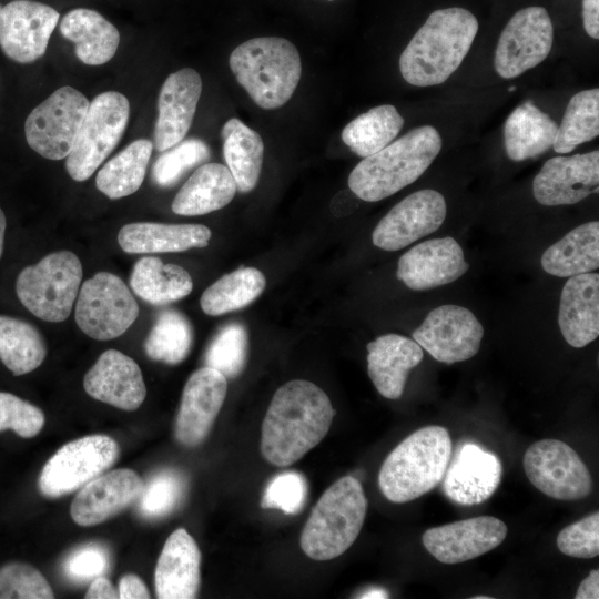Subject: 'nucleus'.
<instances>
[{"mask_svg": "<svg viewBox=\"0 0 599 599\" xmlns=\"http://www.w3.org/2000/svg\"><path fill=\"white\" fill-rule=\"evenodd\" d=\"M334 408L322 388L290 380L274 394L262 424L261 451L277 467L300 460L326 436Z\"/></svg>", "mask_w": 599, "mask_h": 599, "instance_id": "1", "label": "nucleus"}, {"mask_svg": "<svg viewBox=\"0 0 599 599\" xmlns=\"http://www.w3.org/2000/svg\"><path fill=\"white\" fill-rule=\"evenodd\" d=\"M478 31L468 10L453 7L429 14L399 58V70L412 85L445 82L461 64Z\"/></svg>", "mask_w": 599, "mask_h": 599, "instance_id": "2", "label": "nucleus"}, {"mask_svg": "<svg viewBox=\"0 0 599 599\" xmlns=\"http://www.w3.org/2000/svg\"><path fill=\"white\" fill-rule=\"evenodd\" d=\"M441 149L430 125L413 129L380 151L364 158L351 172L348 186L361 200L377 202L415 182Z\"/></svg>", "mask_w": 599, "mask_h": 599, "instance_id": "3", "label": "nucleus"}, {"mask_svg": "<svg viewBox=\"0 0 599 599\" xmlns=\"http://www.w3.org/2000/svg\"><path fill=\"white\" fill-rule=\"evenodd\" d=\"M453 444L443 426H425L402 440L384 460L378 485L392 502L412 501L435 488L451 458Z\"/></svg>", "mask_w": 599, "mask_h": 599, "instance_id": "4", "label": "nucleus"}, {"mask_svg": "<svg viewBox=\"0 0 599 599\" xmlns=\"http://www.w3.org/2000/svg\"><path fill=\"white\" fill-rule=\"evenodd\" d=\"M230 68L255 104L266 110L280 108L292 98L302 73L296 47L277 37L241 43L230 55Z\"/></svg>", "mask_w": 599, "mask_h": 599, "instance_id": "5", "label": "nucleus"}, {"mask_svg": "<svg viewBox=\"0 0 599 599\" xmlns=\"http://www.w3.org/2000/svg\"><path fill=\"white\" fill-rule=\"evenodd\" d=\"M367 510L362 484L353 476L333 483L314 506L303 528L302 550L314 560L344 554L358 537Z\"/></svg>", "mask_w": 599, "mask_h": 599, "instance_id": "6", "label": "nucleus"}, {"mask_svg": "<svg viewBox=\"0 0 599 599\" xmlns=\"http://www.w3.org/2000/svg\"><path fill=\"white\" fill-rule=\"evenodd\" d=\"M82 265L70 251L44 256L18 275L16 292L22 305L40 319L58 323L67 319L78 296Z\"/></svg>", "mask_w": 599, "mask_h": 599, "instance_id": "7", "label": "nucleus"}, {"mask_svg": "<svg viewBox=\"0 0 599 599\" xmlns=\"http://www.w3.org/2000/svg\"><path fill=\"white\" fill-rule=\"evenodd\" d=\"M130 116V103L120 92L98 94L89 104L65 169L78 182L88 180L121 140Z\"/></svg>", "mask_w": 599, "mask_h": 599, "instance_id": "8", "label": "nucleus"}, {"mask_svg": "<svg viewBox=\"0 0 599 599\" xmlns=\"http://www.w3.org/2000/svg\"><path fill=\"white\" fill-rule=\"evenodd\" d=\"M119 455L118 443L106 435L72 440L48 459L39 476V490L48 498L79 490L114 465Z\"/></svg>", "mask_w": 599, "mask_h": 599, "instance_id": "9", "label": "nucleus"}, {"mask_svg": "<svg viewBox=\"0 0 599 599\" xmlns=\"http://www.w3.org/2000/svg\"><path fill=\"white\" fill-rule=\"evenodd\" d=\"M83 93L65 85L55 90L27 116L24 134L29 146L49 160L67 158L89 108Z\"/></svg>", "mask_w": 599, "mask_h": 599, "instance_id": "10", "label": "nucleus"}, {"mask_svg": "<svg viewBox=\"0 0 599 599\" xmlns=\"http://www.w3.org/2000/svg\"><path fill=\"white\" fill-rule=\"evenodd\" d=\"M139 305L116 275L99 272L81 285L75 322L88 336L108 341L122 335L138 318Z\"/></svg>", "mask_w": 599, "mask_h": 599, "instance_id": "11", "label": "nucleus"}, {"mask_svg": "<svg viewBox=\"0 0 599 599\" xmlns=\"http://www.w3.org/2000/svg\"><path fill=\"white\" fill-rule=\"evenodd\" d=\"M522 464L529 481L550 498L577 500L592 491V477L587 466L561 440L542 439L531 444Z\"/></svg>", "mask_w": 599, "mask_h": 599, "instance_id": "12", "label": "nucleus"}, {"mask_svg": "<svg viewBox=\"0 0 599 599\" xmlns=\"http://www.w3.org/2000/svg\"><path fill=\"white\" fill-rule=\"evenodd\" d=\"M552 38L551 19L545 8L532 6L517 11L504 28L495 50L497 74L512 79L535 68L549 54Z\"/></svg>", "mask_w": 599, "mask_h": 599, "instance_id": "13", "label": "nucleus"}, {"mask_svg": "<svg viewBox=\"0 0 599 599\" xmlns=\"http://www.w3.org/2000/svg\"><path fill=\"white\" fill-rule=\"evenodd\" d=\"M484 328L466 307L443 305L432 309L413 332L414 341L436 361L464 362L477 354Z\"/></svg>", "mask_w": 599, "mask_h": 599, "instance_id": "14", "label": "nucleus"}, {"mask_svg": "<svg viewBox=\"0 0 599 599\" xmlns=\"http://www.w3.org/2000/svg\"><path fill=\"white\" fill-rule=\"evenodd\" d=\"M60 14L52 7L33 0H13L0 12V47L18 63L42 58Z\"/></svg>", "mask_w": 599, "mask_h": 599, "instance_id": "15", "label": "nucleus"}, {"mask_svg": "<svg viewBox=\"0 0 599 599\" xmlns=\"http://www.w3.org/2000/svg\"><path fill=\"white\" fill-rule=\"evenodd\" d=\"M446 217L444 196L430 189L414 192L397 203L376 225L373 244L398 251L437 231Z\"/></svg>", "mask_w": 599, "mask_h": 599, "instance_id": "16", "label": "nucleus"}, {"mask_svg": "<svg viewBox=\"0 0 599 599\" xmlns=\"http://www.w3.org/2000/svg\"><path fill=\"white\" fill-rule=\"evenodd\" d=\"M227 393V378L204 366L187 379L175 419L176 440L185 447L200 445L209 435Z\"/></svg>", "mask_w": 599, "mask_h": 599, "instance_id": "17", "label": "nucleus"}, {"mask_svg": "<svg viewBox=\"0 0 599 599\" xmlns=\"http://www.w3.org/2000/svg\"><path fill=\"white\" fill-rule=\"evenodd\" d=\"M506 524L493 516H479L427 529L426 550L443 564L475 559L498 547L507 536Z\"/></svg>", "mask_w": 599, "mask_h": 599, "instance_id": "18", "label": "nucleus"}, {"mask_svg": "<svg viewBox=\"0 0 599 599\" xmlns=\"http://www.w3.org/2000/svg\"><path fill=\"white\" fill-rule=\"evenodd\" d=\"M599 187V151L549 159L532 182L537 202L547 206L580 202Z\"/></svg>", "mask_w": 599, "mask_h": 599, "instance_id": "19", "label": "nucleus"}, {"mask_svg": "<svg viewBox=\"0 0 599 599\" xmlns=\"http://www.w3.org/2000/svg\"><path fill=\"white\" fill-rule=\"evenodd\" d=\"M469 268L464 252L450 236L422 242L398 261L397 278L414 291H424L449 284Z\"/></svg>", "mask_w": 599, "mask_h": 599, "instance_id": "20", "label": "nucleus"}, {"mask_svg": "<svg viewBox=\"0 0 599 599\" xmlns=\"http://www.w3.org/2000/svg\"><path fill=\"white\" fill-rule=\"evenodd\" d=\"M501 475L502 466L495 454L466 443L449 460L443 477V491L457 505H478L496 491Z\"/></svg>", "mask_w": 599, "mask_h": 599, "instance_id": "21", "label": "nucleus"}, {"mask_svg": "<svg viewBox=\"0 0 599 599\" xmlns=\"http://www.w3.org/2000/svg\"><path fill=\"white\" fill-rule=\"evenodd\" d=\"M143 485V479L129 468L101 474L79 489L71 504V517L84 527L101 524L135 504Z\"/></svg>", "mask_w": 599, "mask_h": 599, "instance_id": "22", "label": "nucleus"}, {"mask_svg": "<svg viewBox=\"0 0 599 599\" xmlns=\"http://www.w3.org/2000/svg\"><path fill=\"white\" fill-rule=\"evenodd\" d=\"M201 92V77L192 68H183L166 78L158 100L159 115L154 129L158 151H165L185 138Z\"/></svg>", "mask_w": 599, "mask_h": 599, "instance_id": "23", "label": "nucleus"}, {"mask_svg": "<svg viewBox=\"0 0 599 599\" xmlns=\"http://www.w3.org/2000/svg\"><path fill=\"white\" fill-rule=\"evenodd\" d=\"M84 390L94 399L123 410H135L146 388L139 365L116 349L102 353L83 379Z\"/></svg>", "mask_w": 599, "mask_h": 599, "instance_id": "24", "label": "nucleus"}, {"mask_svg": "<svg viewBox=\"0 0 599 599\" xmlns=\"http://www.w3.org/2000/svg\"><path fill=\"white\" fill-rule=\"evenodd\" d=\"M201 552L193 537L184 529L174 530L159 556L154 586L160 599L195 598L201 583Z\"/></svg>", "mask_w": 599, "mask_h": 599, "instance_id": "25", "label": "nucleus"}, {"mask_svg": "<svg viewBox=\"0 0 599 599\" xmlns=\"http://www.w3.org/2000/svg\"><path fill=\"white\" fill-rule=\"evenodd\" d=\"M558 324L565 341L585 347L599 335V275L583 273L568 278L560 295Z\"/></svg>", "mask_w": 599, "mask_h": 599, "instance_id": "26", "label": "nucleus"}, {"mask_svg": "<svg viewBox=\"0 0 599 599\" xmlns=\"http://www.w3.org/2000/svg\"><path fill=\"white\" fill-rule=\"evenodd\" d=\"M367 372L378 393L388 399L403 395L408 373L423 357V348L408 337L386 334L367 344Z\"/></svg>", "mask_w": 599, "mask_h": 599, "instance_id": "27", "label": "nucleus"}, {"mask_svg": "<svg viewBox=\"0 0 599 599\" xmlns=\"http://www.w3.org/2000/svg\"><path fill=\"white\" fill-rule=\"evenodd\" d=\"M211 235L201 224L136 222L120 229L118 242L131 254L183 252L207 246Z\"/></svg>", "mask_w": 599, "mask_h": 599, "instance_id": "28", "label": "nucleus"}, {"mask_svg": "<svg viewBox=\"0 0 599 599\" xmlns=\"http://www.w3.org/2000/svg\"><path fill=\"white\" fill-rule=\"evenodd\" d=\"M60 32L75 44L77 58L88 65H101L110 61L119 47L118 29L99 12L77 8L60 21Z\"/></svg>", "mask_w": 599, "mask_h": 599, "instance_id": "29", "label": "nucleus"}, {"mask_svg": "<svg viewBox=\"0 0 599 599\" xmlns=\"http://www.w3.org/2000/svg\"><path fill=\"white\" fill-rule=\"evenodd\" d=\"M236 190L227 166L206 163L197 167L177 192L172 211L179 215H203L227 205Z\"/></svg>", "mask_w": 599, "mask_h": 599, "instance_id": "30", "label": "nucleus"}, {"mask_svg": "<svg viewBox=\"0 0 599 599\" xmlns=\"http://www.w3.org/2000/svg\"><path fill=\"white\" fill-rule=\"evenodd\" d=\"M558 124L532 102L517 106L504 126L505 150L512 161H524L554 145Z\"/></svg>", "mask_w": 599, "mask_h": 599, "instance_id": "31", "label": "nucleus"}, {"mask_svg": "<svg viewBox=\"0 0 599 599\" xmlns=\"http://www.w3.org/2000/svg\"><path fill=\"white\" fill-rule=\"evenodd\" d=\"M550 275L571 277L599 267V222L581 224L549 246L540 260Z\"/></svg>", "mask_w": 599, "mask_h": 599, "instance_id": "32", "label": "nucleus"}, {"mask_svg": "<svg viewBox=\"0 0 599 599\" xmlns=\"http://www.w3.org/2000/svg\"><path fill=\"white\" fill-rule=\"evenodd\" d=\"M227 169L241 193L251 192L258 182L264 144L261 135L238 119L227 120L221 131Z\"/></svg>", "mask_w": 599, "mask_h": 599, "instance_id": "33", "label": "nucleus"}, {"mask_svg": "<svg viewBox=\"0 0 599 599\" xmlns=\"http://www.w3.org/2000/svg\"><path fill=\"white\" fill-rule=\"evenodd\" d=\"M130 285L138 296L153 305L179 301L193 288L192 278L183 267L164 264L153 256L142 257L135 263Z\"/></svg>", "mask_w": 599, "mask_h": 599, "instance_id": "34", "label": "nucleus"}, {"mask_svg": "<svg viewBox=\"0 0 599 599\" xmlns=\"http://www.w3.org/2000/svg\"><path fill=\"white\" fill-rule=\"evenodd\" d=\"M153 143L139 139L102 166L95 185L109 199L116 200L136 192L145 176Z\"/></svg>", "mask_w": 599, "mask_h": 599, "instance_id": "35", "label": "nucleus"}, {"mask_svg": "<svg viewBox=\"0 0 599 599\" xmlns=\"http://www.w3.org/2000/svg\"><path fill=\"white\" fill-rule=\"evenodd\" d=\"M404 119L394 105L383 104L362 113L342 131L343 142L358 156H369L388 145L399 133Z\"/></svg>", "mask_w": 599, "mask_h": 599, "instance_id": "36", "label": "nucleus"}, {"mask_svg": "<svg viewBox=\"0 0 599 599\" xmlns=\"http://www.w3.org/2000/svg\"><path fill=\"white\" fill-rule=\"evenodd\" d=\"M47 346L31 324L10 316H0V359L16 376L28 374L44 361Z\"/></svg>", "mask_w": 599, "mask_h": 599, "instance_id": "37", "label": "nucleus"}, {"mask_svg": "<svg viewBox=\"0 0 599 599\" xmlns=\"http://www.w3.org/2000/svg\"><path fill=\"white\" fill-rule=\"evenodd\" d=\"M266 280L255 267H242L223 275L201 296V307L210 316L241 309L254 302L264 291Z\"/></svg>", "mask_w": 599, "mask_h": 599, "instance_id": "38", "label": "nucleus"}, {"mask_svg": "<svg viewBox=\"0 0 599 599\" xmlns=\"http://www.w3.org/2000/svg\"><path fill=\"white\" fill-rule=\"evenodd\" d=\"M598 134L599 89L595 88L580 91L570 99L552 148L557 153L566 154Z\"/></svg>", "mask_w": 599, "mask_h": 599, "instance_id": "39", "label": "nucleus"}, {"mask_svg": "<svg viewBox=\"0 0 599 599\" xmlns=\"http://www.w3.org/2000/svg\"><path fill=\"white\" fill-rule=\"evenodd\" d=\"M193 343V329L185 315L175 309H165L158 315L144 349L158 362L176 365L189 355Z\"/></svg>", "mask_w": 599, "mask_h": 599, "instance_id": "40", "label": "nucleus"}, {"mask_svg": "<svg viewBox=\"0 0 599 599\" xmlns=\"http://www.w3.org/2000/svg\"><path fill=\"white\" fill-rule=\"evenodd\" d=\"M186 479L175 469H162L144 483L136 508L145 519H160L171 514L182 501Z\"/></svg>", "mask_w": 599, "mask_h": 599, "instance_id": "41", "label": "nucleus"}, {"mask_svg": "<svg viewBox=\"0 0 599 599\" xmlns=\"http://www.w3.org/2000/svg\"><path fill=\"white\" fill-rule=\"evenodd\" d=\"M248 337L244 325L230 323L212 339L205 353V366L223 374L226 378L238 376L247 361Z\"/></svg>", "mask_w": 599, "mask_h": 599, "instance_id": "42", "label": "nucleus"}, {"mask_svg": "<svg viewBox=\"0 0 599 599\" xmlns=\"http://www.w3.org/2000/svg\"><path fill=\"white\" fill-rule=\"evenodd\" d=\"M209 158L210 150L202 140H182L158 158L152 169V179L161 187L172 186L186 171Z\"/></svg>", "mask_w": 599, "mask_h": 599, "instance_id": "43", "label": "nucleus"}, {"mask_svg": "<svg viewBox=\"0 0 599 599\" xmlns=\"http://www.w3.org/2000/svg\"><path fill=\"white\" fill-rule=\"evenodd\" d=\"M54 593L33 566L9 562L0 568V599H52Z\"/></svg>", "mask_w": 599, "mask_h": 599, "instance_id": "44", "label": "nucleus"}, {"mask_svg": "<svg viewBox=\"0 0 599 599\" xmlns=\"http://www.w3.org/2000/svg\"><path fill=\"white\" fill-rule=\"evenodd\" d=\"M307 494V480L301 473L284 471L267 484L261 505L263 508L282 510L286 515H296L305 507Z\"/></svg>", "mask_w": 599, "mask_h": 599, "instance_id": "45", "label": "nucleus"}, {"mask_svg": "<svg viewBox=\"0 0 599 599\" xmlns=\"http://www.w3.org/2000/svg\"><path fill=\"white\" fill-rule=\"evenodd\" d=\"M43 412L33 404L6 392H0V432L12 429L22 438L37 436L43 428Z\"/></svg>", "mask_w": 599, "mask_h": 599, "instance_id": "46", "label": "nucleus"}, {"mask_svg": "<svg viewBox=\"0 0 599 599\" xmlns=\"http://www.w3.org/2000/svg\"><path fill=\"white\" fill-rule=\"evenodd\" d=\"M558 549L575 558H593L599 555V512L596 511L568 525L557 536Z\"/></svg>", "mask_w": 599, "mask_h": 599, "instance_id": "47", "label": "nucleus"}, {"mask_svg": "<svg viewBox=\"0 0 599 599\" xmlns=\"http://www.w3.org/2000/svg\"><path fill=\"white\" fill-rule=\"evenodd\" d=\"M110 552L101 544L90 542L71 551L63 562L65 577L77 583L104 576L110 568Z\"/></svg>", "mask_w": 599, "mask_h": 599, "instance_id": "48", "label": "nucleus"}, {"mask_svg": "<svg viewBox=\"0 0 599 599\" xmlns=\"http://www.w3.org/2000/svg\"><path fill=\"white\" fill-rule=\"evenodd\" d=\"M118 593L121 599H149L151 597L142 579L133 573L124 575L120 579Z\"/></svg>", "mask_w": 599, "mask_h": 599, "instance_id": "49", "label": "nucleus"}, {"mask_svg": "<svg viewBox=\"0 0 599 599\" xmlns=\"http://www.w3.org/2000/svg\"><path fill=\"white\" fill-rule=\"evenodd\" d=\"M582 19L587 34L599 39V0H582Z\"/></svg>", "mask_w": 599, "mask_h": 599, "instance_id": "50", "label": "nucleus"}, {"mask_svg": "<svg viewBox=\"0 0 599 599\" xmlns=\"http://www.w3.org/2000/svg\"><path fill=\"white\" fill-rule=\"evenodd\" d=\"M85 598L115 599L119 598V593L108 578H105L104 576H99L91 581L85 592Z\"/></svg>", "mask_w": 599, "mask_h": 599, "instance_id": "51", "label": "nucleus"}, {"mask_svg": "<svg viewBox=\"0 0 599 599\" xmlns=\"http://www.w3.org/2000/svg\"><path fill=\"white\" fill-rule=\"evenodd\" d=\"M576 599H598L599 598V570L593 569L581 581L575 596Z\"/></svg>", "mask_w": 599, "mask_h": 599, "instance_id": "52", "label": "nucleus"}, {"mask_svg": "<svg viewBox=\"0 0 599 599\" xmlns=\"http://www.w3.org/2000/svg\"><path fill=\"white\" fill-rule=\"evenodd\" d=\"M387 597H388V593L385 590L378 589V588L369 589L366 592L362 593V596H359V598H387Z\"/></svg>", "mask_w": 599, "mask_h": 599, "instance_id": "53", "label": "nucleus"}, {"mask_svg": "<svg viewBox=\"0 0 599 599\" xmlns=\"http://www.w3.org/2000/svg\"><path fill=\"white\" fill-rule=\"evenodd\" d=\"M6 225H7L6 215L2 209L0 207V258L3 252Z\"/></svg>", "mask_w": 599, "mask_h": 599, "instance_id": "54", "label": "nucleus"}, {"mask_svg": "<svg viewBox=\"0 0 599 599\" xmlns=\"http://www.w3.org/2000/svg\"><path fill=\"white\" fill-rule=\"evenodd\" d=\"M474 599H490V597L488 596H477V597H473Z\"/></svg>", "mask_w": 599, "mask_h": 599, "instance_id": "55", "label": "nucleus"}, {"mask_svg": "<svg viewBox=\"0 0 599 599\" xmlns=\"http://www.w3.org/2000/svg\"><path fill=\"white\" fill-rule=\"evenodd\" d=\"M508 90H509V91H514V90H516V88H515V87H510Z\"/></svg>", "mask_w": 599, "mask_h": 599, "instance_id": "56", "label": "nucleus"}, {"mask_svg": "<svg viewBox=\"0 0 599 599\" xmlns=\"http://www.w3.org/2000/svg\"><path fill=\"white\" fill-rule=\"evenodd\" d=\"M1 9H2V8H1V6H0V12H1Z\"/></svg>", "mask_w": 599, "mask_h": 599, "instance_id": "57", "label": "nucleus"}, {"mask_svg": "<svg viewBox=\"0 0 599 599\" xmlns=\"http://www.w3.org/2000/svg\"><path fill=\"white\" fill-rule=\"evenodd\" d=\"M328 1H333V0H328Z\"/></svg>", "mask_w": 599, "mask_h": 599, "instance_id": "58", "label": "nucleus"}]
</instances>
